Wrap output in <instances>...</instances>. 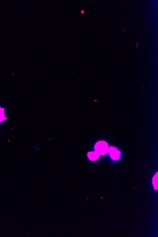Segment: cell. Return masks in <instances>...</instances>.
Listing matches in <instances>:
<instances>
[{
    "label": "cell",
    "instance_id": "4",
    "mask_svg": "<svg viewBox=\"0 0 158 237\" xmlns=\"http://www.w3.org/2000/svg\"><path fill=\"white\" fill-rule=\"evenodd\" d=\"M5 108L0 107V123L8 119V118L6 117L5 115Z\"/></svg>",
    "mask_w": 158,
    "mask_h": 237
},
{
    "label": "cell",
    "instance_id": "2",
    "mask_svg": "<svg viewBox=\"0 0 158 237\" xmlns=\"http://www.w3.org/2000/svg\"><path fill=\"white\" fill-rule=\"evenodd\" d=\"M109 155L111 158L114 160H118L120 155V152L117 148L111 147L108 149Z\"/></svg>",
    "mask_w": 158,
    "mask_h": 237
},
{
    "label": "cell",
    "instance_id": "3",
    "mask_svg": "<svg viewBox=\"0 0 158 237\" xmlns=\"http://www.w3.org/2000/svg\"><path fill=\"white\" fill-rule=\"evenodd\" d=\"M99 155L96 151H92V152H89L88 154V157L89 159L91 160L92 161H94L98 160L99 158Z\"/></svg>",
    "mask_w": 158,
    "mask_h": 237
},
{
    "label": "cell",
    "instance_id": "1",
    "mask_svg": "<svg viewBox=\"0 0 158 237\" xmlns=\"http://www.w3.org/2000/svg\"><path fill=\"white\" fill-rule=\"evenodd\" d=\"M108 146L105 141H99L96 143L95 146V150L99 155H104L108 151Z\"/></svg>",
    "mask_w": 158,
    "mask_h": 237
},
{
    "label": "cell",
    "instance_id": "5",
    "mask_svg": "<svg viewBox=\"0 0 158 237\" xmlns=\"http://www.w3.org/2000/svg\"><path fill=\"white\" fill-rule=\"evenodd\" d=\"M153 185L155 189H158V173H156V175L154 176L153 178Z\"/></svg>",
    "mask_w": 158,
    "mask_h": 237
}]
</instances>
